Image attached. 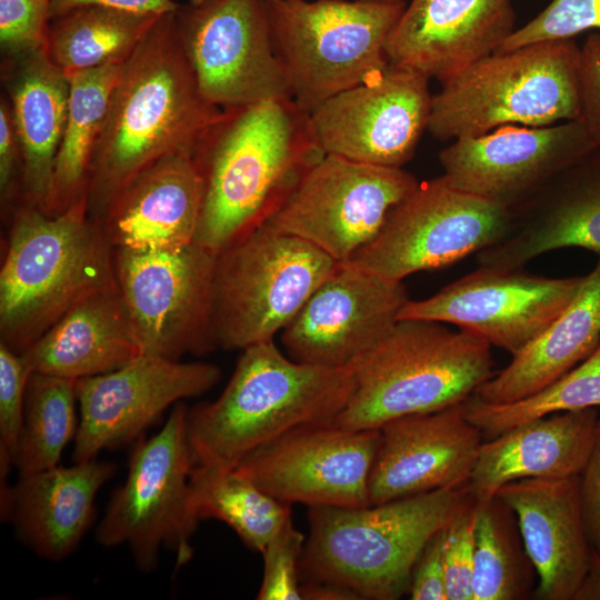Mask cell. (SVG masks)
Returning <instances> with one entry per match:
<instances>
[{
    "label": "cell",
    "instance_id": "6da1fadb",
    "mask_svg": "<svg viewBox=\"0 0 600 600\" xmlns=\"http://www.w3.org/2000/svg\"><path fill=\"white\" fill-rule=\"evenodd\" d=\"M221 114L198 88L176 11L161 14L123 61L111 92L91 162L90 217L99 219L114 197L158 160L192 154Z\"/></svg>",
    "mask_w": 600,
    "mask_h": 600
},
{
    "label": "cell",
    "instance_id": "7a4b0ae2",
    "mask_svg": "<svg viewBox=\"0 0 600 600\" xmlns=\"http://www.w3.org/2000/svg\"><path fill=\"white\" fill-rule=\"evenodd\" d=\"M323 154L291 98L223 109L192 153L202 182L194 242L218 254L267 221Z\"/></svg>",
    "mask_w": 600,
    "mask_h": 600
},
{
    "label": "cell",
    "instance_id": "3957f363",
    "mask_svg": "<svg viewBox=\"0 0 600 600\" xmlns=\"http://www.w3.org/2000/svg\"><path fill=\"white\" fill-rule=\"evenodd\" d=\"M0 270V342L22 353L83 299L118 288L114 248L84 199L50 216L20 203Z\"/></svg>",
    "mask_w": 600,
    "mask_h": 600
},
{
    "label": "cell",
    "instance_id": "277c9868",
    "mask_svg": "<svg viewBox=\"0 0 600 600\" xmlns=\"http://www.w3.org/2000/svg\"><path fill=\"white\" fill-rule=\"evenodd\" d=\"M353 389L351 368L297 362L273 340L250 346L221 394L188 409L193 462L233 469L252 450L293 428L333 422Z\"/></svg>",
    "mask_w": 600,
    "mask_h": 600
},
{
    "label": "cell",
    "instance_id": "5b68a950",
    "mask_svg": "<svg viewBox=\"0 0 600 600\" xmlns=\"http://www.w3.org/2000/svg\"><path fill=\"white\" fill-rule=\"evenodd\" d=\"M468 492L467 484L360 508L309 507L300 579L337 584L358 599H399L424 546Z\"/></svg>",
    "mask_w": 600,
    "mask_h": 600
},
{
    "label": "cell",
    "instance_id": "8992f818",
    "mask_svg": "<svg viewBox=\"0 0 600 600\" xmlns=\"http://www.w3.org/2000/svg\"><path fill=\"white\" fill-rule=\"evenodd\" d=\"M350 368L354 389L333 420L349 430L462 403L494 374L487 341L428 320H399Z\"/></svg>",
    "mask_w": 600,
    "mask_h": 600
},
{
    "label": "cell",
    "instance_id": "52a82bcc",
    "mask_svg": "<svg viewBox=\"0 0 600 600\" xmlns=\"http://www.w3.org/2000/svg\"><path fill=\"white\" fill-rule=\"evenodd\" d=\"M580 47L574 39L497 50L446 80L432 96L428 131L438 140L517 124L580 118Z\"/></svg>",
    "mask_w": 600,
    "mask_h": 600
},
{
    "label": "cell",
    "instance_id": "ba28073f",
    "mask_svg": "<svg viewBox=\"0 0 600 600\" xmlns=\"http://www.w3.org/2000/svg\"><path fill=\"white\" fill-rule=\"evenodd\" d=\"M292 100L310 112L384 70L386 41L407 1L268 0Z\"/></svg>",
    "mask_w": 600,
    "mask_h": 600
},
{
    "label": "cell",
    "instance_id": "9c48e42d",
    "mask_svg": "<svg viewBox=\"0 0 600 600\" xmlns=\"http://www.w3.org/2000/svg\"><path fill=\"white\" fill-rule=\"evenodd\" d=\"M341 263L269 222L217 254L213 338L217 348L246 349L271 341Z\"/></svg>",
    "mask_w": 600,
    "mask_h": 600
},
{
    "label": "cell",
    "instance_id": "30bf717a",
    "mask_svg": "<svg viewBox=\"0 0 600 600\" xmlns=\"http://www.w3.org/2000/svg\"><path fill=\"white\" fill-rule=\"evenodd\" d=\"M187 413V406L177 402L164 426L136 443L126 481L113 492L96 531L103 547L127 546L141 571L157 568L161 547L176 552L177 567L192 558L198 521L190 507L194 462Z\"/></svg>",
    "mask_w": 600,
    "mask_h": 600
},
{
    "label": "cell",
    "instance_id": "8fae6325",
    "mask_svg": "<svg viewBox=\"0 0 600 600\" xmlns=\"http://www.w3.org/2000/svg\"><path fill=\"white\" fill-rule=\"evenodd\" d=\"M513 210L451 186L420 182L392 209L378 236L349 264L391 281L452 264L501 241Z\"/></svg>",
    "mask_w": 600,
    "mask_h": 600
},
{
    "label": "cell",
    "instance_id": "7c38bea8",
    "mask_svg": "<svg viewBox=\"0 0 600 600\" xmlns=\"http://www.w3.org/2000/svg\"><path fill=\"white\" fill-rule=\"evenodd\" d=\"M216 259L197 242L177 249H114L118 289L141 354L179 360L217 349Z\"/></svg>",
    "mask_w": 600,
    "mask_h": 600
},
{
    "label": "cell",
    "instance_id": "4fadbf2b",
    "mask_svg": "<svg viewBox=\"0 0 600 600\" xmlns=\"http://www.w3.org/2000/svg\"><path fill=\"white\" fill-rule=\"evenodd\" d=\"M419 183L403 168L324 153L267 222L346 263L378 236L392 209Z\"/></svg>",
    "mask_w": 600,
    "mask_h": 600
},
{
    "label": "cell",
    "instance_id": "5bb4252c",
    "mask_svg": "<svg viewBox=\"0 0 600 600\" xmlns=\"http://www.w3.org/2000/svg\"><path fill=\"white\" fill-rule=\"evenodd\" d=\"M176 20L186 57L207 101L223 110L291 98L273 44L268 0L179 4Z\"/></svg>",
    "mask_w": 600,
    "mask_h": 600
},
{
    "label": "cell",
    "instance_id": "9a60e30c",
    "mask_svg": "<svg viewBox=\"0 0 600 600\" xmlns=\"http://www.w3.org/2000/svg\"><path fill=\"white\" fill-rule=\"evenodd\" d=\"M379 442V429L303 424L252 450L236 469L288 504L367 507Z\"/></svg>",
    "mask_w": 600,
    "mask_h": 600
},
{
    "label": "cell",
    "instance_id": "2e32d148",
    "mask_svg": "<svg viewBox=\"0 0 600 600\" xmlns=\"http://www.w3.org/2000/svg\"><path fill=\"white\" fill-rule=\"evenodd\" d=\"M583 277L547 278L523 268H480L422 300H409L399 320H428L469 331L516 356L571 302Z\"/></svg>",
    "mask_w": 600,
    "mask_h": 600
},
{
    "label": "cell",
    "instance_id": "e0dca14e",
    "mask_svg": "<svg viewBox=\"0 0 600 600\" xmlns=\"http://www.w3.org/2000/svg\"><path fill=\"white\" fill-rule=\"evenodd\" d=\"M432 96L428 78L389 63L311 110V132L324 153L402 168L428 130Z\"/></svg>",
    "mask_w": 600,
    "mask_h": 600
},
{
    "label": "cell",
    "instance_id": "ac0fdd59",
    "mask_svg": "<svg viewBox=\"0 0 600 600\" xmlns=\"http://www.w3.org/2000/svg\"><path fill=\"white\" fill-rule=\"evenodd\" d=\"M220 379L213 363L140 354L113 371L76 380L74 462L132 442L170 406L208 392Z\"/></svg>",
    "mask_w": 600,
    "mask_h": 600
},
{
    "label": "cell",
    "instance_id": "d6986e66",
    "mask_svg": "<svg viewBox=\"0 0 600 600\" xmlns=\"http://www.w3.org/2000/svg\"><path fill=\"white\" fill-rule=\"evenodd\" d=\"M596 147L579 119L544 127L507 124L452 140L439 160L451 186L513 210Z\"/></svg>",
    "mask_w": 600,
    "mask_h": 600
},
{
    "label": "cell",
    "instance_id": "ffe728a7",
    "mask_svg": "<svg viewBox=\"0 0 600 600\" xmlns=\"http://www.w3.org/2000/svg\"><path fill=\"white\" fill-rule=\"evenodd\" d=\"M409 300L402 281L341 263L281 331L283 348L297 362L350 368L390 332Z\"/></svg>",
    "mask_w": 600,
    "mask_h": 600
},
{
    "label": "cell",
    "instance_id": "44dd1931",
    "mask_svg": "<svg viewBox=\"0 0 600 600\" xmlns=\"http://www.w3.org/2000/svg\"><path fill=\"white\" fill-rule=\"evenodd\" d=\"M379 430L369 477L370 504L467 486L483 437L468 419L464 402L402 416Z\"/></svg>",
    "mask_w": 600,
    "mask_h": 600
},
{
    "label": "cell",
    "instance_id": "7402d4cb",
    "mask_svg": "<svg viewBox=\"0 0 600 600\" xmlns=\"http://www.w3.org/2000/svg\"><path fill=\"white\" fill-rule=\"evenodd\" d=\"M514 23L511 0H408L386 54L389 63L442 83L499 50Z\"/></svg>",
    "mask_w": 600,
    "mask_h": 600
},
{
    "label": "cell",
    "instance_id": "603a6c76",
    "mask_svg": "<svg viewBox=\"0 0 600 600\" xmlns=\"http://www.w3.org/2000/svg\"><path fill=\"white\" fill-rule=\"evenodd\" d=\"M496 496L514 513L538 574L541 600H572L592 562L580 499V474L524 478L502 486Z\"/></svg>",
    "mask_w": 600,
    "mask_h": 600
},
{
    "label": "cell",
    "instance_id": "cb8c5ba5",
    "mask_svg": "<svg viewBox=\"0 0 600 600\" xmlns=\"http://www.w3.org/2000/svg\"><path fill=\"white\" fill-rule=\"evenodd\" d=\"M582 248L600 257V147L513 209L508 234L478 252L480 268H523L557 249Z\"/></svg>",
    "mask_w": 600,
    "mask_h": 600
},
{
    "label": "cell",
    "instance_id": "d4e9b609",
    "mask_svg": "<svg viewBox=\"0 0 600 600\" xmlns=\"http://www.w3.org/2000/svg\"><path fill=\"white\" fill-rule=\"evenodd\" d=\"M201 199L192 154L177 152L136 176L97 221L114 249H177L194 242Z\"/></svg>",
    "mask_w": 600,
    "mask_h": 600
},
{
    "label": "cell",
    "instance_id": "484cf974",
    "mask_svg": "<svg viewBox=\"0 0 600 600\" xmlns=\"http://www.w3.org/2000/svg\"><path fill=\"white\" fill-rule=\"evenodd\" d=\"M116 464L92 459L19 477L0 491L1 518L11 521L18 538L50 561L70 556L91 526L100 488Z\"/></svg>",
    "mask_w": 600,
    "mask_h": 600
},
{
    "label": "cell",
    "instance_id": "4316f807",
    "mask_svg": "<svg viewBox=\"0 0 600 600\" xmlns=\"http://www.w3.org/2000/svg\"><path fill=\"white\" fill-rule=\"evenodd\" d=\"M598 420L597 408L556 412L488 439L480 447L469 492L477 500H488L511 481L580 474Z\"/></svg>",
    "mask_w": 600,
    "mask_h": 600
},
{
    "label": "cell",
    "instance_id": "83f0119b",
    "mask_svg": "<svg viewBox=\"0 0 600 600\" xmlns=\"http://www.w3.org/2000/svg\"><path fill=\"white\" fill-rule=\"evenodd\" d=\"M1 79L22 153L20 203L44 212L66 124L69 79L43 48L2 57Z\"/></svg>",
    "mask_w": 600,
    "mask_h": 600
},
{
    "label": "cell",
    "instance_id": "f1b7e54d",
    "mask_svg": "<svg viewBox=\"0 0 600 600\" xmlns=\"http://www.w3.org/2000/svg\"><path fill=\"white\" fill-rule=\"evenodd\" d=\"M20 354L31 372L79 380L113 371L141 351L116 288L77 303Z\"/></svg>",
    "mask_w": 600,
    "mask_h": 600
},
{
    "label": "cell",
    "instance_id": "f546056e",
    "mask_svg": "<svg viewBox=\"0 0 600 600\" xmlns=\"http://www.w3.org/2000/svg\"><path fill=\"white\" fill-rule=\"evenodd\" d=\"M600 343V257L567 308L474 397L492 404L524 399L554 382Z\"/></svg>",
    "mask_w": 600,
    "mask_h": 600
},
{
    "label": "cell",
    "instance_id": "4dcf8cb0",
    "mask_svg": "<svg viewBox=\"0 0 600 600\" xmlns=\"http://www.w3.org/2000/svg\"><path fill=\"white\" fill-rule=\"evenodd\" d=\"M124 61V60H123ZM123 61L68 77L66 124L56 156L46 213L54 216L87 199L94 148Z\"/></svg>",
    "mask_w": 600,
    "mask_h": 600
},
{
    "label": "cell",
    "instance_id": "1f68e13d",
    "mask_svg": "<svg viewBox=\"0 0 600 600\" xmlns=\"http://www.w3.org/2000/svg\"><path fill=\"white\" fill-rule=\"evenodd\" d=\"M161 14L83 6L52 18L44 52L67 77L123 61Z\"/></svg>",
    "mask_w": 600,
    "mask_h": 600
},
{
    "label": "cell",
    "instance_id": "d6a6232c",
    "mask_svg": "<svg viewBox=\"0 0 600 600\" xmlns=\"http://www.w3.org/2000/svg\"><path fill=\"white\" fill-rule=\"evenodd\" d=\"M189 489L191 511L198 522H224L257 552L291 519L290 504L262 491L236 468L194 464Z\"/></svg>",
    "mask_w": 600,
    "mask_h": 600
},
{
    "label": "cell",
    "instance_id": "836d02e7",
    "mask_svg": "<svg viewBox=\"0 0 600 600\" xmlns=\"http://www.w3.org/2000/svg\"><path fill=\"white\" fill-rule=\"evenodd\" d=\"M512 516L497 496L477 500L473 600H513L529 593L533 564Z\"/></svg>",
    "mask_w": 600,
    "mask_h": 600
},
{
    "label": "cell",
    "instance_id": "e575fe53",
    "mask_svg": "<svg viewBox=\"0 0 600 600\" xmlns=\"http://www.w3.org/2000/svg\"><path fill=\"white\" fill-rule=\"evenodd\" d=\"M76 402V380L30 374L14 463L19 477L58 466L64 447L77 431Z\"/></svg>",
    "mask_w": 600,
    "mask_h": 600
},
{
    "label": "cell",
    "instance_id": "d590c367",
    "mask_svg": "<svg viewBox=\"0 0 600 600\" xmlns=\"http://www.w3.org/2000/svg\"><path fill=\"white\" fill-rule=\"evenodd\" d=\"M600 406V343L583 361L524 399L492 404L474 396L464 401L468 419L492 439L527 421L556 412Z\"/></svg>",
    "mask_w": 600,
    "mask_h": 600
},
{
    "label": "cell",
    "instance_id": "8d00e7d4",
    "mask_svg": "<svg viewBox=\"0 0 600 600\" xmlns=\"http://www.w3.org/2000/svg\"><path fill=\"white\" fill-rule=\"evenodd\" d=\"M32 372L20 353L0 342V482L14 467L23 424L26 390ZM0 490V491H1Z\"/></svg>",
    "mask_w": 600,
    "mask_h": 600
},
{
    "label": "cell",
    "instance_id": "74e56055",
    "mask_svg": "<svg viewBox=\"0 0 600 600\" xmlns=\"http://www.w3.org/2000/svg\"><path fill=\"white\" fill-rule=\"evenodd\" d=\"M600 32V0H552L538 16L516 29L499 50Z\"/></svg>",
    "mask_w": 600,
    "mask_h": 600
},
{
    "label": "cell",
    "instance_id": "f35d334b",
    "mask_svg": "<svg viewBox=\"0 0 600 600\" xmlns=\"http://www.w3.org/2000/svg\"><path fill=\"white\" fill-rule=\"evenodd\" d=\"M476 506L468 492L446 527L447 600H473Z\"/></svg>",
    "mask_w": 600,
    "mask_h": 600
},
{
    "label": "cell",
    "instance_id": "ab89813d",
    "mask_svg": "<svg viewBox=\"0 0 600 600\" xmlns=\"http://www.w3.org/2000/svg\"><path fill=\"white\" fill-rule=\"evenodd\" d=\"M306 538L289 519L263 550V577L259 600H302L300 560Z\"/></svg>",
    "mask_w": 600,
    "mask_h": 600
},
{
    "label": "cell",
    "instance_id": "60d3db41",
    "mask_svg": "<svg viewBox=\"0 0 600 600\" xmlns=\"http://www.w3.org/2000/svg\"><path fill=\"white\" fill-rule=\"evenodd\" d=\"M51 20L50 0H0L2 57L42 49Z\"/></svg>",
    "mask_w": 600,
    "mask_h": 600
},
{
    "label": "cell",
    "instance_id": "b9f144b4",
    "mask_svg": "<svg viewBox=\"0 0 600 600\" xmlns=\"http://www.w3.org/2000/svg\"><path fill=\"white\" fill-rule=\"evenodd\" d=\"M22 153L7 97L0 99V202L7 223L21 202Z\"/></svg>",
    "mask_w": 600,
    "mask_h": 600
},
{
    "label": "cell",
    "instance_id": "7bdbcfd3",
    "mask_svg": "<svg viewBox=\"0 0 600 600\" xmlns=\"http://www.w3.org/2000/svg\"><path fill=\"white\" fill-rule=\"evenodd\" d=\"M580 101L582 121L600 147V32H589L580 47Z\"/></svg>",
    "mask_w": 600,
    "mask_h": 600
},
{
    "label": "cell",
    "instance_id": "ee69618b",
    "mask_svg": "<svg viewBox=\"0 0 600 600\" xmlns=\"http://www.w3.org/2000/svg\"><path fill=\"white\" fill-rule=\"evenodd\" d=\"M446 527L429 539L413 567L408 590L412 600H447Z\"/></svg>",
    "mask_w": 600,
    "mask_h": 600
},
{
    "label": "cell",
    "instance_id": "f6af8a7d",
    "mask_svg": "<svg viewBox=\"0 0 600 600\" xmlns=\"http://www.w3.org/2000/svg\"><path fill=\"white\" fill-rule=\"evenodd\" d=\"M580 499L589 543L600 554V419L588 460L580 473Z\"/></svg>",
    "mask_w": 600,
    "mask_h": 600
},
{
    "label": "cell",
    "instance_id": "bcb514c9",
    "mask_svg": "<svg viewBox=\"0 0 600 600\" xmlns=\"http://www.w3.org/2000/svg\"><path fill=\"white\" fill-rule=\"evenodd\" d=\"M52 18L83 6H103L141 13L163 14L179 7L173 0H50Z\"/></svg>",
    "mask_w": 600,
    "mask_h": 600
},
{
    "label": "cell",
    "instance_id": "7dc6e473",
    "mask_svg": "<svg viewBox=\"0 0 600 600\" xmlns=\"http://www.w3.org/2000/svg\"><path fill=\"white\" fill-rule=\"evenodd\" d=\"M302 599L309 600H351L358 597L350 590L327 582H303L301 584Z\"/></svg>",
    "mask_w": 600,
    "mask_h": 600
},
{
    "label": "cell",
    "instance_id": "c3c4849f",
    "mask_svg": "<svg viewBox=\"0 0 600 600\" xmlns=\"http://www.w3.org/2000/svg\"><path fill=\"white\" fill-rule=\"evenodd\" d=\"M574 600H600V554L594 551L590 569Z\"/></svg>",
    "mask_w": 600,
    "mask_h": 600
},
{
    "label": "cell",
    "instance_id": "681fc988",
    "mask_svg": "<svg viewBox=\"0 0 600 600\" xmlns=\"http://www.w3.org/2000/svg\"><path fill=\"white\" fill-rule=\"evenodd\" d=\"M204 0H189V3L192 4V6H197V4H200Z\"/></svg>",
    "mask_w": 600,
    "mask_h": 600
},
{
    "label": "cell",
    "instance_id": "f907efd6",
    "mask_svg": "<svg viewBox=\"0 0 600 600\" xmlns=\"http://www.w3.org/2000/svg\"><path fill=\"white\" fill-rule=\"evenodd\" d=\"M383 1H390V2H403V1H408V0H383Z\"/></svg>",
    "mask_w": 600,
    "mask_h": 600
}]
</instances>
